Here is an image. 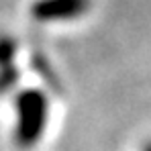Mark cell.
<instances>
[{
	"label": "cell",
	"mask_w": 151,
	"mask_h": 151,
	"mask_svg": "<svg viewBox=\"0 0 151 151\" xmlns=\"http://www.w3.org/2000/svg\"><path fill=\"white\" fill-rule=\"evenodd\" d=\"M141 151H151V141H147V143L141 147Z\"/></svg>",
	"instance_id": "obj_4"
},
{
	"label": "cell",
	"mask_w": 151,
	"mask_h": 151,
	"mask_svg": "<svg viewBox=\"0 0 151 151\" xmlns=\"http://www.w3.org/2000/svg\"><path fill=\"white\" fill-rule=\"evenodd\" d=\"M92 0H35L31 17L37 23H70L90 10Z\"/></svg>",
	"instance_id": "obj_2"
},
{
	"label": "cell",
	"mask_w": 151,
	"mask_h": 151,
	"mask_svg": "<svg viewBox=\"0 0 151 151\" xmlns=\"http://www.w3.org/2000/svg\"><path fill=\"white\" fill-rule=\"evenodd\" d=\"M49 123V96L39 88L21 90L14 98L12 141L19 149H33Z\"/></svg>",
	"instance_id": "obj_1"
},
{
	"label": "cell",
	"mask_w": 151,
	"mask_h": 151,
	"mask_svg": "<svg viewBox=\"0 0 151 151\" xmlns=\"http://www.w3.org/2000/svg\"><path fill=\"white\" fill-rule=\"evenodd\" d=\"M14 57H17V41L10 37H0V94L14 88V84L19 82Z\"/></svg>",
	"instance_id": "obj_3"
}]
</instances>
